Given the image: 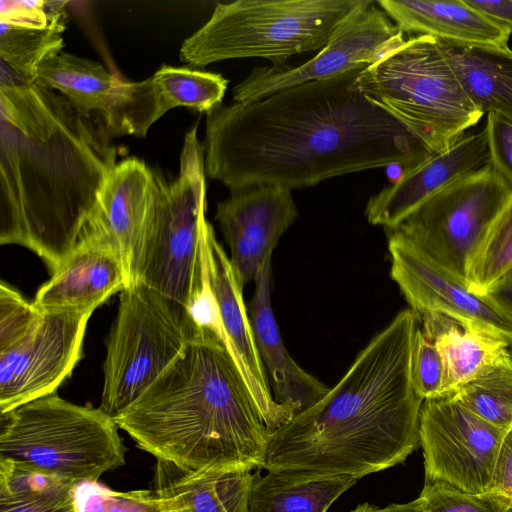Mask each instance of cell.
<instances>
[{"label": "cell", "instance_id": "1", "mask_svg": "<svg viewBox=\"0 0 512 512\" xmlns=\"http://www.w3.org/2000/svg\"><path fill=\"white\" fill-rule=\"evenodd\" d=\"M362 69L207 113L205 173L230 190H290L390 166L410 170L435 152L366 97Z\"/></svg>", "mask_w": 512, "mask_h": 512}, {"label": "cell", "instance_id": "2", "mask_svg": "<svg viewBox=\"0 0 512 512\" xmlns=\"http://www.w3.org/2000/svg\"><path fill=\"white\" fill-rule=\"evenodd\" d=\"M112 137L100 114L1 63L0 244L29 249L54 273L117 164Z\"/></svg>", "mask_w": 512, "mask_h": 512}, {"label": "cell", "instance_id": "3", "mask_svg": "<svg viewBox=\"0 0 512 512\" xmlns=\"http://www.w3.org/2000/svg\"><path fill=\"white\" fill-rule=\"evenodd\" d=\"M418 320L400 311L325 396L274 430L263 468L358 480L405 461L420 444L424 402L411 373Z\"/></svg>", "mask_w": 512, "mask_h": 512}, {"label": "cell", "instance_id": "4", "mask_svg": "<svg viewBox=\"0 0 512 512\" xmlns=\"http://www.w3.org/2000/svg\"><path fill=\"white\" fill-rule=\"evenodd\" d=\"M113 420L157 460L193 470L263 467L271 434L223 341L198 322L181 354Z\"/></svg>", "mask_w": 512, "mask_h": 512}, {"label": "cell", "instance_id": "5", "mask_svg": "<svg viewBox=\"0 0 512 512\" xmlns=\"http://www.w3.org/2000/svg\"><path fill=\"white\" fill-rule=\"evenodd\" d=\"M205 176L204 146L196 124L185 134L177 178L166 182L160 176L156 208L129 268V285H145L191 315L205 291Z\"/></svg>", "mask_w": 512, "mask_h": 512}, {"label": "cell", "instance_id": "6", "mask_svg": "<svg viewBox=\"0 0 512 512\" xmlns=\"http://www.w3.org/2000/svg\"><path fill=\"white\" fill-rule=\"evenodd\" d=\"M363 0H237L216 4L210 19L180 48L192 67L237 58L282 66L296 54L321 50Z\"/></svg>", "mask_w": 512, "mask_h": 512}, {"label": "cell", "instance_id": "7", "mask_svg": "<svg viewBox=\"0 0 512 512\" xmlns=\"http://www.w3.org/2000/svg\"><path fill=\"white\" fill-rule=\"evenodd\" d=\"M358 85L435 153L456 143L484 113L464 90L444 45L412 36L362 69Z\"/></svg>", "mask_w": 512, "mask_h": 512}, {"label": "cell", "instance_id": "8", "mask_svg": "<svg viewBox=\"0 0 512 512\" xmlns=\"http://www.w3.org/2000/svg\"><path fill=\"white\" fill-rule=\"evenodd\" d=\"M0 459L80 485L125 463L112 417L56 393L1 414Z\"/></svg>", "mask_w": 512, "mask_h": 512}, {"label": "cell", "instance_id": "9", "mask_svg": "<svg viewBox=\"0 0 512 512\" xmlns=\"http://www.w3.org/2000/svg\"><path fill=\"white\" fill-rule=\"evenodd\" d=\"M196 326L192 315L139 283L121 291L106 342L100 409L114 418L181 354Z\"/></svg>", "mask_w": 512, "mask_h": 512}, {"label": "cell", "instance_id": "10", "mask_svg": "<svg viewBox=\"0 0 512 512\" xmlns=\"http://www.w3.org/2000/svg\"><path fill=\"white\" fill-rule=\"evenodd\" d=\"M511 196V186L487 164L429 197L386 232L467 283L478 247Z\"/></svg>", "mask_w": 512, "mask_h": 512}, {"label": "cell", "instance_id": "11", "mask_svg": "<svg viewBox=\"0 0 512 512\" xmlns=\"http://www.w3.org/2000/svg\"><path fill=\"white\" fill-rule=\"evenodd\" d=\"M507 431L482 420L451 395L424 400L419 420L425 482L489 491Z\"/></svg>", "mask_w": 512, "mask_h": 512}, {"label": "cell", "instance_id": "12", "mask_svg": "<svg viewBox=\"0 0 512 512\" xmlns=\"http://www.w3.org/2000/svg\"><path fill=\"white\" fill-rule=\"evenodd\" d=\"M403 32L378 6L363 0L329 42L300 66L256 67L233 88L236 103L252 102L288 87L364 69L404 41Z\"/></svg>", "mask_w": 512, "mask_h": 512}, {"label": "cell", "instance_id": "13", "mask_svg": "<svg viewBox=\"0 0 512 512\" xmlns=\"http://www.w3.org/2000/svg\"><path fill=\"white\" fill-rule=\"evenodd\" d=\"M91 311L41 313L14 344L0 350V413L56 393L82 356Z\"/></svg>", "mask_w": 512, "mask_h": 512}, {"label": "cell", "instance_id": "14", "mask_svg": "<svg viewBox=\"0 0 512 512\" xmlns=\"http://www.w3.org/2000/svg\"><path fill=\"white\" fill-rule=\"evenodd\" d=\"M387 235L391 277L418 316L441 314L512 348V316L497 302L470 290L466 282L400 236Z\"/></svg>", "mask_w": 512, "mask_h": 512}, {"label": "cell", "instance_id": "15", "mask_svg": "<svg viewBox=\"0 0 512 512\" xmlns=\"http://www.w3.org/2000/svg\"><path fill=\"white\" fill-rule=\"evenodd\" d=\"M204 270L206 285L212 295L217 322L211 328L223 341L272 433L288 422L295 410L277 403L271 393L261 363L248 309L227 254L208 222L204 232Z\"/></svg>", "mask_w": 512, "mask_h": 512}, {"label": "cell", "instance_id": "16", "mask_svg": "<svg viewBox=\"0 0 512 512\" xmlns=\"http://www.w3.org/2000/svg\"><path fill=\"white\" fill-rule=\"evenodd\" d=\"M298 217L292 190L255 185L230 190L218 203L215 218L230 250V263L239 286L254 282L281 236Z\"/></svg>", "mask_w": 512, "mask_h": 512}, {"label": "cell", "instance_id": "17", "mask_svg": "<svg viewBox=\"0 0 512 512\" xmlns=\"http://www.w3.org/2000/svg\"><path fill=\"white\" fill-rule=\"evenodd\" d=\"M227 86L228 80L218 73L162 65L140 82L119 79L104 121L112 136L145 137L172 108L208 113L220 106Z\"/></svg>", "mask_w": 512, "mask_h": 512}, {"label": "cell", "instance_id": "18", "mask_svg": "<svg viewBox=\"0 0 512 512\" xmlns=\"http://www.w3.org/2000/svg\"><path fill=\"white\" fill-rule=\"evenodd\" d=\"M159 179L160 175L139 158L128 157L117 163L79 238L116 253L128 280L133 251L158 202Z\"/></svg>", "mask_w": 512, "mask_h": 512}, {"label": "cell", "instance_id": "19", "mask_svg": "<svg viewBox=\"0 0 512 512\" xmlns=\"http://www.w3.org/2000/svg\"><path fill=\"white\" fill-rule=\"evenodd\" d=\"M487 164L489 150L484 128L463 135L448 149L402 172L394 182L371 196L365 208L366 218L372 225L391 229L429 197Z\"/></svg>", "mask_w": 512, "mask_h": 512}, {"label": "cell", "instance_id": "20", "mask_svg": "<svg viewBox=\"0 0 512 512\" xmlns=\"http://www.w3.org/2000/svg\"><path fill=\"white\" fill-rule=\"evenodd\" d=\"M129 285L126 268L113 251L85 239L37 291L41 313L91 311Z\"/></svg>", "mask_w": 512, "mask_h": 512}, {"label": "cell", "instance_id": "21", "mask_svg": "<svg viewBox=\"0 0 512 512\" xmlns=\"http://www.w3.org/2000/svg\"><path fill=\"white\" fill-rule=\"evenodd\" d=\"M254 284L247 309L271 393L277 403L299 413L318 402L330 388L303 370L286 350L271 305V260L263 266Z\"/></svg>", "mask_w": 512, "mask_h": 512}, {"label": "cell", "instance_id": "22", "mask_svg": "<svg viewBox=\"0 0 512 512\" xmlns=\"http://www.w3.org/2000/svg\"><path fill=\"white\" fill-rule=\"evenodd\" d=\"M252 470L186 469L157 460L154 492L167 512H248Z\"/></svg>", "mask_w": 512, "mask_h": 512}, {"label": "cell", "instance_id": "23", "mask_svg": "<svg viewBox=\"0 0 512 512\" xmlns=\"http://www.w3.org/2000/svg\"><path fill=\"white\" fill-rule=\"evenodd\" d=\"M403 33L457 46L508 47L511 32L495 25L464 0H378Z\"/></svg>", "mask_w": 512, "mask_h": 512}, {"label": "cell", "instance_id": "24", "mask_svg": "<svg viewBox=\"0 0 512 512\" xmlns=\"http://www.w3.org/2000/svg\"><path fill=\"white\" fill-rule=\"evenodd\" d=\"M441 43L473 103L512 123V50Z\"/></svg>", "mask_w": 512, "mask_h": 512}, {"label": "cell", "instance_id": "25", "mask_svg": "<svg viewBox=\"0 0 512 512\" xmlns=\"http://www.w3.org/2000/svg\"><path fill=\"white\" fill-rule=\"evenodd\" d=\"M421 329L436 344L446 366V394L451 395L509 352L503 341L437 313L418 316Z\"/></svg>", "mask_w": 512, "mask_h": 512}, {"label": "cell", "instance_id": "26", "mask_svg": "<svg viewBox=\"0 0 512 512\" xmlns=\"http://www.w3.org/2000/svg\"><path fill=\"white\" fill-rule=\"evenodd\" d=\"M356 482L347 476L301 478L256 472L252 474L248 512H326Z\"/></svg>", "mask_w": 512, "mask_h": 512}, {"label": "cell", "instance_id": "27", "mask_svg": "<svg viewBox=\"0 0 512 512\" xmlns=\"http://www.w3.org/2000/svg\"><path fill=\"white\" fill-rule=\"evenodd\" d=\"M120 78L96 61L60 52L44 60L36 81L58 91L85 114L97 113L103 119Z\"/></svg>", "mask_w": 512, "mask_h": 512}, {"label": "cell", "instance_id": "28", "mask_svg": "<svg viewBox=\"0 0 512 512\" xmlns=\"http://www.w3.org/2000/svg\"><path fill=\"white\" fill-rule=\"evenodd\" d=\"M77 486L0 459V512H79Z\"/></svg>", "mask_w": 512, "mask_h": 512}, {"label": "cell", "instance_id": "29", "mask_svg": "<svg viewBox=\"0 0 512 512\" xmlns=\"http://www.w3.org/2000/svg\"><path fill=\"white\" fill-rule=\"evenodd\" d=\"M66 21L65 11L48 24L0 22L1 62L23 80L35 82L41 63L61 52Z\"/></svg>", "mask_w": 512, "mask_h": 512}, {"label": "cell", "instance_id": "30", "mask_svg": "<svg viewBox=\"0 0 512 512\" xmlns=\"http://www.w3.org/2000/svg\"><path fill=\"white\" fill-rule=\"evenodd\" d=\"M451 396L489 424L512 428V356L510 349L494 364L454 391Z\"/></svg>", "mask_w": 512, "mask_h": 512}, {"label": "cell", "instance_id": "31", "mask_svg": "<svg viewBox=\"0 0 512 512\" xmlns=\"http://www.w3.org/2000/svg\"><path fill=\"white\" fill-rule=\"evenodd\" d=\"M512 270V196L497 215L468 270L467 284L477 294L487 292Z\"/></svg>", "mask_w": 512, "mask_h": 512}, {"label": "cell", "instance_id": "32", "mask_svg": "<svg viewBox=\"0 0 512 512\" xmlns=\"http://www.w3.org/2000/svg\"><path fill=\"white\" fill-rule=\"evenodd\" d=\"M79 512H167L154 490L114 491L98 482L77 486Z\"/></svg>", "mask_w": 512, "mask_h": 512}, {"label": "cell", "instance_id": "33", "mask_svg": "<svg viewBox=\"0 0 512 512\" xmlns=\"http://www.w3.org/2000/svg\"><path fill=\"white\" fill-rule=\"evenodd\" d=\"M417 500L426 512H512L496 493H470L441 482H425Z\"/></svg>", "mask_w": 512, "mask_h": 512}, {"label": "cell", "instance_id": "34", "mask_svg": "<svg viewBox=\"0 0 512 512\" xmlns=\"http://www.w3.org/2000/svg\"><path fill=\"white\" fill-rule=\"evenodd\" d=\"M411 373L414 386L424 399L446 394V366L434 341L418 327L412 352Z\"/></svg>", "mask_w": 512, "mask_h": 512}, {"label": "cell", "instance_id": "35", "mask_svg": "<svg viewBox=\"0 0 512 512\" xmlns=\"http://www.w3.org/2000/svg\"><path fill=\"white\" fill-rule=\"evenodd\" d=\"M40 312L15 288L0 284V350L18 341L38 319Z\"/></svg>", "mask_w": 512, "mask_h": 512}, {"label": "cell", "instance_id": "36", "mask_svg": "<svg viewBox=\"0 0 512 512\" xmlns=\"http://www.w3.org/2000/svg\"><path fill=\"white\" fill-rule=\"evenodd\" d=\"M489 150V164L512 188V123L489 113L484 127Z\"/></svg>", "mask_w": 512, "mask_h": 512}, {"label": "cell", "instance_id": "37", "mask_svg": "<svg viewBox=\"0 0 512 512\" xmlns=\"http://www.w3.org/2000/svg\"><path fill=\"white\" fill-rule=\"evenodd\" d=\"M65 1H12L0 2V22L11 24H48L66 11Z\"/></svg>", "mask_w": 512, "mask_h": 512}, {"label": "cell", "instance_id": "38", "mask_svg": "<svg viewBox=\"0 0 512 512\" xmlns=\"http://www.w3.org/2000/svg\"><path fill=\"white\" fill-rule=\"evenodd\" d=\"M489 491L512 500V428L502 440Z\"/></svg>", "mask_w": 512, "mask_h": 512}, {"label": "cell", "instance_id": "39", "mask_svg": "<svg viewBox=\"0 0 512 512\" xmlns=\"http://www.w3.org/2000/svg\"><path fill=\"white\" fill-rule=\"evenodd\" d=\"M471 8L500 28L512 33V0H464Z\"/></svg>", "mask_w": 512, "mask_h": 512}, {"label": "cell", "instance_id": "40", "mask_svg": "<svg viewBox=\"0 0 512 512\" xmlns=\"http://www.w3.org/2000/svg\"><path fill=\"white\" fill-rule=\"evenodd\" d=\"M487 295L512 316V270L503 276Z\"/></svg>", "mask_w": 512, "mask_h": 512}, {"label": "cell", "instance_id": "41", "mask_svg": "<svg viewBox=\"0 0 512 512\" xmlns=\"http://www.w3.org/2000/svg\"><path fill=\"white\" fill-rule=\"evenodd\" d=\"M351 512H426L418 502L414 500L405 504H391L386 507L380 508L372 506L369 503L358 505Z\"/></svg>", "mask_w": 512, "mask_h": 512}, {"label": "cell", "instance_id": "42", "mask_svg": "<svg viewBox=\"0 0 512 512\" xmlns=\"http://www.w3.org/2000/svg\"><path fill=\"white\" fill-rule=\"evenodd\" d=\"M507 500V499H506ZM508 503L510 504L511 508H512V500H507Z\"/></svg>", "mask_w": 512, "mask_h": 512}, {"label": "cell", "instance_id": "43", "mask_svg": "<svg viewBox=\"0 0 512 512\" xmlns=\"http://www.w3.org/2000/svg\"><path fill=\"white\" fill-rule=\"evenodd\" d=\"M510 354H511V356H512V348H510Z\"/></svg>", "mask_w": 512, "mask_h": 512}]
</instances>
